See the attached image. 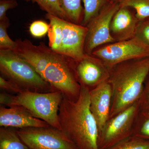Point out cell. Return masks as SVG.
I'll return each mask as SVG.
<instances>
[{
  "label": "cell",
  "instance_id": "27",
  "mask_svg": "<svg viewBox=\"0 0 149 149\" xmlns=\"http://www.w3.org/2000/svg\"><path fill=\"white\" fill-rule=\"evenodd\" d=\"M141 109L149 111V77L144 85L143 90L140 100Z\"/></svg>",
  "mask_w": 149,
  "mask_h": 149
},
{
  "label": "cell",
  "instance_id": "3",
  "mask_svg": "<svg viewBox=\"0 0 149 149\" xmlns=\"http://www.w3.org/2000/svg\"><path fill=\"white\" fill-rule=\"evenodd\" d=\"M109 70L108 81L113 93L110 118L139 101L149 74V57L123 62Z\"/></svg>",
  "mask_w": 149,
  "mask_h": 149
},
{
  "label": "cell",
  "instance_id": "4",
  "mask_svg": "<svg viewBox=\"0 0 149 149\" xmlns=\"http://www.w3.org/2000/svg\"><path fill=\"white\" fill-rule=\"evenodd\" d=\"M63 97V95L59 91L40 93L24 90L15 95L1 93L0 103L7 107H23L34 117L61 130L58 110Z\"/></svg>",
  "mask_w": 149,
  "mask_h": 149
},
{
  "label": "cell",
  "instance_id": "16",
  "mask_svg": "<svg viewBox=\"0 0 149 149\" xmlns=\"http://www.w3.org/2000/svg\"><path fill=\"white\" fill-rule=\"evenodd\" d=\"M62 8L70 22L82 24L84 17V8L82 0H60Z\"/></svg>",
  "mask_w": 149,
  "mask_h": 149
},
{
  "label": "cell",
  "instance_id": "7",
  "mask_svg": "<svg viewBox=\"0 0 149 149\" xmlns=\"http://www.w3.org/2000/svg\"><path fill=\"white\" fill-rule=\"evenodd\" d=\"M140 111L139 101L109 118L99 133V149L109 148L132 136L135 123Z\"/></svg>",
  "mask_w": 149,
  "mask_h": 149
},
{
  "label": "cell",
  "instance_id": "15",
  "mask_svg": "<svg viewBox=\"0 0 149 149\" xmlns=\"http://www.w3.org/2000/svg\"><path fill=\"white\" fill-rule=\"evenodd\" d=\"M0 149H30L19 136L16 130L0 128Z\"/></svg>",
  "mask_w": 149,
  "mask_h": 149
},
{
  "label": "cell",
  "instance_id": "23",
  "mask_svg": "<svg viewBox=\"0 0 149 149\" xmlns=\"http://www.w3.org/2000/svg\"><path fill=\"white\" fill-rule=\"evenodd\" d=\"M49 29V24L42 20H36L32 22L29 26L30 34L33 37L40 38L48 33Z\"/></svg>",
  "mask_w": 149,
  "mask_h": 149
},
{
  "label": "cell",
  "instance_id": "5",
  "mask_svg": "<svg viewBox=\"0 0 149 149\" xmlns=\"http://www.w3.org/2000/svg\"><path fill=\"white\" fill-rule=\"evenodd\" d=\"M49 21V47L57 53L67 56L76 62L85 54L84 45L88 28L47 13Z\"/></svg>",
  "mask_w": 149,
  "mask_h": 149
},
{
  "label": "cell",
  "instance_id": "24",
  "mask_svg": "<svg viewBox=\"0 0 149 149\" xmlns=\"http://www.w3.org/2000/svg\"><path fill=\"white\" fill-rule=\"evenodd\" d=\"M136 36L149 47V17L139 22Z\"/></svg>",
  "mask_w": 149,
  "mask_h": 149
},
{
  "label": "cell",
  "instance_id": "28",
  "mask_svg": "<svg viewBox=\"0 0 149 149\" xmlns=\"http://www.w3.org/2000/svg\"><path fill=\"white\" fill-rule=\"evenodd\" d=\"M117 0H114V1H116Z\"/></svg>",
  "mask_w": 149,
  "mask_h": 149
},
{
  "label": "cell",
  "instance_id": "14",
  "mask_svg": "<svg viewBox=\"0 0 149 149\" xmlns=\"http://www.w3.org/2000/svg\"><path fill=\"white\" fill-rule=\"evenodd\" d=\"M139 20L128 8L120 7L111 22V34L116 42L132 39L136 36Z\"/></svg>",
  "mask_w": 149,
  "mask_h": 149
},
{
  "label": "cell",
  "instance_id": "6",
  "mask_svg": "<svg viewBox=\"0 0 149 149\" xmlns=\"http://www.w3.org/2000/svg\"><path fill=\"white\" fill-rule=\"evenodd\" d=\"M0 71L2 77L24 90L40 93L54 91L34 68L10 50H0Z\"/></svg>",
  "mask_w": 149,
  "mask_h": 149
},
{
  "label": "cell",
  "instance_id": "25",
  "mask_svg": "<svg viewBox=\"0 0 149 149\" xmlns=\"http://www.w3.org/2000/svg\"><path fill=\"white\" fill-rule=\"evenodd\" d=\"M0 88L1 90L8 93H15L16 94L24 91V89L16 83L6 79L2 76L0 77Z\"/></svg>",
  "mask_w": 149,
  "mask_h": 149
},
{
  "label": "cell",
  "instance_id": "17",
  "mask_svg": "<svg viewBox=\"0 0 149 149\" xmlns=\"http://www.w3.org/2000/svg\"><path fill=\"white\" fill-rule=\"evenodd\" d=\"M83 1L84 4V17L81 25L84 27H87L91 20L109 3V0H83Z\"/></svg>",
  "mask_w": 149,
  "mask_h": 149
},
{
  "label": "cell",
  "instance_id": "19",
  "mask_svg": "<svg viewBox=\"0 0 149 149\" xmlns=\"http://www.w3.org/2000/svg\"><path fill=\"white\" fill-rule=\"evenodd\" d=\"M120 7L132 8L139 21L149 17V0H117Z\"/></svg>",
  "mask_w": 149,
  "mask_h": 149
},
{
  "label": "cell",
  "instance_id": "18",
  "mask_svg": "<svg viewBox=\"0 0 149 149\" xmlns=\"http://www.w3.org/2000/svg\"><path fill=\"white\" fill-rule=\"evenodd\" d=\"M25 1L32 2L36 3L42 10L47 13L50 14L54 16L68 20L62 8L60 0H22Z\"/></svg>",
  "mask_w": 149,
  "mask_h": 149
},
{
  "label": "cell",
  "instance_id": "21",
  "mask_svg": "<svg viewBox=\"0 0 149 149\" xmlns=\"http://www.w3.org/2000/svg\"><path fill=\"white\" fill-rule=\"evenodd\" d=\"M107 149H149V140L132 135Z\"/></svg>",
  "mask_w": 149,
  "mask_h": 149
},
{
  "label": "cell",
  "instance_id": "10",
  "mask_svg": "<svg viewBox=\"0 0 149 149\" xmlns=\"http://www.w3.org/2000/svg\"><path fill=\"white\" fill-rule=\"evenodd\" d=\"M120 8L117 1L109 3L89 22L84 45L85 54L91 55L100 46L116 42L111 34V24Z\"/></svg>",
  "mask_w": 149,
  "mask_h": 149
},
{
  "label": "cell",
  "instance_id": "11",
  "mask_svg": "<svg viewBox=\"0 0 149 149\" xmlns=\"http://www.w3.org/2000/svg\"><path fill=\"white\" fill-rule=\"evenodd\" d=\"M75 70L80 85L89 88L108 81L109 77V70L92 55L85 54L83 59L76 62Z\"/></svg>",
  "mask_w": 149,
  "mask_h": 149
},
{
  "label": "cell",
  "instance_id": "9",
  "mask_svg": "<svg viewBox=\"0 0 149 149\" xmlns=\"http://www.w3.org/2000/svg\"><path fill=\"white\" fill-rule=\"evenodd\" d=\"M16 131L30 149H79L63 131L51 126L17 129Z\"/></svg>",
  "mask_w": 149,
  "mask_h": 149
},
{
  "label": "cell",
  "instance_id": "22",
  "mask_svg": "<svg viewBox=\"0 0 149 149\" xmlns=\"http://www.w3.org/2000/svg\"><path fill=\"white\" fill-rule=\"evenodd\" d=\"M8 17L0 20V50H10L14 51L16 48V43L10 39L7 33L10 26Z\"/></svg>",
  "mask_w": 149,
  "mask_h": 149
},
{
  "label": "cell",
  "instance_id": "12",
  "mask_svg": "<svg viewBox=\"0 0 149 149\" xmlns=\"http://www.w3.org/2000/svg\"><path fill=\"white\" fill-rule=\"evenodd\" d=\"M112 95L111 85L108 81L90 90V109L97 124L99 133L109 119Z\"/></svg>",
  "mask_w": 149,
  "mask_h": 149
},
{
  "label": "cell",
  "instance_id": "20",
  "mask_svg": "<svg viewBox=\"0 0 149 149\" xmlns=\"http://www.w3.org/2000/svg\"><path fill=\"white\" fill-rule=\"evenodd\" d=\"M133 136L149 140V111L141 109L136 119Z\"/></svg>",
  "mask_w": 149,
  "mask_h": 149
},
{
  "label": "cell",
  "instance_id": "26",
  "mask_svg": "<svg viewBox=\"0 0 149 149\" xmlns=\"http://www.w3.org/2000/svg\"><path fill=\"white\" fill-rule=\"evenodd\" d=\"M17 0H0V20L6 17V12L10 9L17 7Z\"/></svg>",
  "mask_w": 149,
  "mask_h": 149
},
{
  "label": "cell",
  "instance_id": "1",
  "mask_svg": "<svg viewBox=\"0 0 149 149\" xmlns=\"http://www.w3.org/2000/svg\"><path fill=\"white\" fill-rule=\"evenodd\" d=\"M14 52L27 61L54 91H59L72 100L78 98L81 90L76 74V62L56 52L45 43L34 45L27 39L15 40Z\"/></svg>",
  "mask_w": 149,
  "mask_h": 149
},
{
  "label": "cell",
  "instance_id": "8",
  "mask_svg": "<svg viewBox=\"0 0 149 149\" xmlns=\"http://www.w3.org/2000/svg\"><path fill=\"white\" fill-rule=\"evenodd\" d=\"M92 55L101 61L110 70L116 65L136 59L149 57V47L136 36L97 48Z\"/></svg>",
  "mask_w": 149,
  "mask_h": 149
},
{
  "label": "cell",
  "instance_id": "2",
  "mask_svg": "<svg viewBox=\"0 0 149 149\" xmlns=\"http://www.w3.org/2000/svg\"><path fill=\"white\" fill-rule=\"evenodd\" d=\"M78 98L63 96L58 119L63 131L79 149H99V129L90 109V89L81 85Z\"/></svg>",
  "mask_w": 149,
  "mask_h": 149
},
{
  "label": "cell",
  "instance_id": "13",
  "mask_svg": "<svg viewBox=\"0 0 149 149\" xmlns=\"http://www.w3.org/2000/svg\"><path fill=\"white\" fill-rule=\"evenodd\" d=\"M0 108V126L17 129L50 126L42 120L33 116L23 107L12 106Z\"/></svg>",
  "mask_w": 149,
  "mask_h": 149
}]
</instances>
